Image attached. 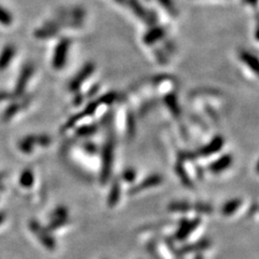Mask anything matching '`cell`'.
<instances>
[{
	"label": "cell",
	"instance_id": "8",
	"mask_svg": "<svg viewBox=\"0 0 259 259\" xmlns=\"http://www.w3.org/2000/svg\"><path fill=\"white\" fill-rule=\"evenodd\" d=\"M20 185L23 188H31L35 182V175L31 169L23 170V172L20 175Z\"/></svg>",
	"mask_w": 259,
	"mask_h": 259
},
{
	"label": "cell",
	"instance_id": "3",
	"mask_svg": "<svg viewBox=\"0 0 259 259\" xmlns=\"http://www.w3.org/2000/svg\"><path fill=\"white\" fill-rule=\"evenodd\" d=\"M32 99H33L32 95H23L19 99H16V101L11 102V104L3 111L2 120L9 121L10 119H12L16 114H19L22 109L26 108L27 106L31 104Z\"/></svg>",
	"mask_w": 259,
	"mask_h": 259
},
{
	"label": "cell",
	"instance_id": "11",
	"mask_svg": "<svg viewBox=\"0 0 259 259\" xmlns=\"http://www.w3.org/2000/svg\"><path fill=\"white\" fill-rule=\"evenodd\" d=\"M35 139H36V145L41 147H46L52 143V139L46 134H36L35 135Z\"/></svg>",
	"mask_w": 259,
	"mask_h": 259
},
{
	"label": "cell",
	"instance_id": "16",
	"mask_svg": "<svg viewBox=\"0 0 259 259\" xmlns=\"http://www.w3.org/2000/svg\"><path fill=\"white\" fill-rule=\"evenodd\" d=\"M197 259H201V257H199V258H197Z\"/></svg>",
	"mask_w": 259,
	"mask_h": 259
},
{
	"label": "cell",
	"instance_id": "12",
	"mask_svg": "<svg viewBox=\"0 0 259 259\" xmlns=\"http://www.w3.org/2000/svg\"><path fill=\"white\" fill-rule=\"evenodd\" d=\"M62 217H68V211L65 207H57L50 214V219L62 218Z\"/></svg>",
	"mask_w": 259,
	"mask_h": 259
},
{
	"label": "cell",
	"instance_id": "9",
	"mask_svg": "<svg viewBox=\"0 0 259 259\" xmlns=\"http://www.w3.org/2000/svg\"><path fill=\"white\" fill-rule=\"evenodd\" d=\"M68 222V217H62V218H54V219H50V222L46 229L49 231H54L56 229L61 228L63 226L66 225Z\"/></svg>",
	"mask_w": 259,
	"mask_h": 259
},
{
	"label": "cell",
	"instance_id": "6",
	"mask_svg": "<svg viewBox=\"0 0 259 259\" xmlns=\"http://www.w3.org/2000/svg\"><path fill=\"white\" fill-rule=\"evenodd\" d=\"M15 52H16V49L14 45L8 44L4 46L1 53H0V70L7 69V67L13 60Z\"/></svg>",
	"mask_w": 259,
	"mask_h": 259
},
{
	"label": "cell",
	"instance_id": "5",
	"mask_svg": "<svg viewBox=\"0 0 259 259\" xmlns=\"http://www.w3.org/2000/svg\"><path fill=\"white\" fill-rule=\"evenodd\" d=\"M92 72H93V65L92 64H86V66L78 73V75L76 76V77L72 81H70L69 90L70 91H77L80 87V86L82 85V82H84L87 77H89V76L92 74Z\"/></svg>",
	"mask_w": 259,
	"mask_h": 259
},
{
	"label": "cell",
	"instance_id": "14",
	"mask_svg": "<svg viewBox=\"0 0 259 259\" xmlns=\"http://www.w3.org/2000/svg\"><path fill=\"white\" fill-rule=\"evenodd\" d=\"M4 177H5V174H3V173L0 174V191L4 190V185H3V182H2V179Z\"/></svg>",
	"mask_w": 259,
	"mask_h": 259
},
{
	"label": "cell",
	"instance_id": "7",
	"mask_svg": "<svg viewBox=\"0 0 259 259\" xmlns=\"http://www.w3.org/2000/svg\"><path fill=\"white\" fill-rule=\"evenodd\" d=\"M35 146H37L36 139H35V134L23 137L19 142V144H17V147H19V149L23 154H32Z\"/></svg>",
	"mask_w": 259,
	"mask_h": 259
},
{
	"label": "cell",
	"instance_id": "1",
	"mask_svg": "<svg viewBox=\"0 0 259 259\" xmlns=\"http://www.w3.org/2000/svg\"><path fill=\"white\" fill-rule=\"evenodd\" d=\"M29 229H31V231L34 233V235H36L39 242L43 244L45 249H48L49 251H53L55 249L56 242L54 237L50 233L48 229L43 227V225H41L39 221L32 219L29 221Z\"/></svg>",
	"mask_w": 259,
	"mask_h": 259
},
{
	"label": "cell",
	"instance_id": "2",
	"mask_svg": "<svg viewBox=\"0 0 259 259\" xmlns=\"http://www.w3.org/2000/svg\"><path fill=\"white\" fill-rule=\"evenodd\" d=\"M70 46V40L64 38L57 43L52 58V65L56 70L62 69L67 61V54Z\"/></svg>",
	"mask_w": 259,
	"mask_h": 259
},
{
	"label": "cell",
	"instance_id": "10",
	"mask_svg": "<svg viewBox=\"0 0 259 259\" xmlns=\"http://www.w3.org/2000/svg\"><path fill=\"white\" fill-rule=\"evenodd\" d=\"M12 22H13V17L11 15V13L9 11L5 10L2 5H0V23L5 26H8L12 24Z\"/></svg>",
	"mask_w": 259,
	"mask_h": 259
},
{
	"label": "cell",
	"instance_id": "13",
	"mask_svg": "<svg viewBox=\"0 0 259 259\" xmlns=\"http://www.w3.org/2000/svg\"><path fill=\"white\" fill-rule=\"evenodd\" d=\"M19 98H20V96H17L14 92L0 91V102H4V101L13 102V101H16V99H19Z\"/></svg>",
	"mask_w": 259,
	"mask_h": 259
},
{
	"label": "cell",
	"instance_id": "4",
	"mask_svg": "<svg viewBox=\"0 0 259 259\" xmlns=\"http://www.w3.org/2000/svg\"><path fill=\"white\" fill-rule=\"evenodd\" d=\"M34 70H35V67H34V65L32 63L25 64L24 66H23L21 73L19 75V78H17V81L15 84V89L13 91L17 96L21 97V96L24 95L26 86L28 84V81L31 80V78H32V76L34 74Z\"/></svg>",
	"mask_w": 259,
	"mask_h": 259
},
{
	"label": "cell",
	"instance_id": "15",
	"mask_svg": "<svg viewBox=\"0 0 259 259\" xmlns=\"http://www.w3.org/2000/svg\"><path fill=\"white\" fill-rule=\"evenodd\" d=\"M4 219H5V213L4 212H0V225L4 221Z\"/></svg>",
	"mask_w": 259,
	"mask_h": 259
}]
</instances>
